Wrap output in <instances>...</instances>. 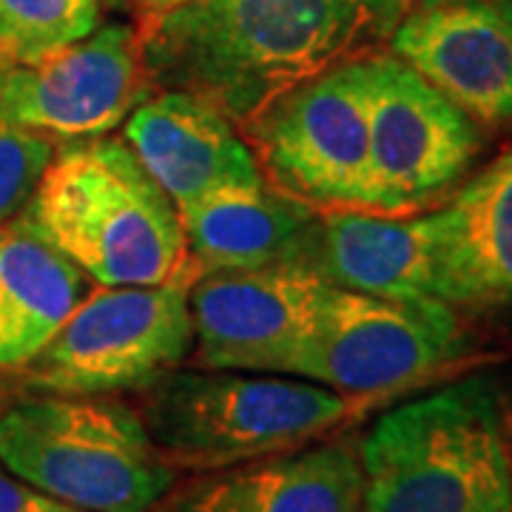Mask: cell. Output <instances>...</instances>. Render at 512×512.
Instances as JSON below:
<instances>
[{"label": "cell", "instance_id": "obj_1", "mask_svg": "<svg viewBox=\"0 0 512 512\" xmlns=\"http://www.w3.org/2000/svg\"><path fill=\"white\" fill-rule=\"evenodd\" d=\"M410 0H188L140 18L154 89L188 92L234 126L279 94L387 43Z\"/></svg>", "mask_w": 512, "mask_h": 512}, {"label": "cell", "instance_id": "obj_2", "mask_svg": "<svg viewBox=\"0 0 512 512\" xmlns=\"http://www.w3.org/2000/svg\"><path fill=\"white\" fill-rule=\"evenodd\" d=\"M23 222L103 288L160 285L191 265L177 205L106 134L55 151Z\"/></svg>", "mask_w": 512, "mask_h": 512}, {"label": "cell", "instance_id": "obj_3", "mask_svg": "<svg viewBox=\"0 0 512 512\" xmlns=\"http://www.w3.org/2000/svg\"><path fill=\"white\" fill-rule=\"evenodd\" d=\"M359 464L362 512H512L498 384L473 376L387 410Z\"/></svg>", "mask_w": 512, "mask_h": 512}, {"label": "cell", "instance_id": "obj_4", "mask_svg": "<svg viewBox=\"0 0 512 512\" xmlns=\"http://www.w3.org/2000/svg\"><path fill=\"white\" fill-rule=\"evenodd\" d=\"M370 402L279 373L171 370L146 387L143 421L180 470H222L325 439Z\"/></svg>", "mask_w": 512, "mask_h": 512}, {"label": "cell", "instance_id": "obj_5", "mask_svg": "<svg viewBox=\"0 0 512 512\" xmlns=\"http://www.w3.org/2000/svg\"><path fill=\"white\" fill-rule=\"evenodd\" d=\"M0 464L86 512H148L177 484L143 416L109 396L12 402L0 413Z\"/></svg>", "mask_w": 512, "mask_h": 512}, {"label": "cell", "instance_id": "obj_6", "mask_svg": "<svg viewBox=\"0 0 512 512\" xmlns=\"http://www.w3.org/2000/svg\"><path fill=\"white\" fill-rule=\"evenodd\" d=\"M470 353L473 336L447 302L330 285L288 376L376 404L439 379Z\"/></svg>", "mask_w": 512, "mask_h": 512}, {"label": "cell", "instance_id": "obj_7", "mask_svg": "<svg viewBox=\"0 0 512 512\" xmlns=\"http://www.w3.org/2000/svg\"><path fill=\"white\" fill-rule=\"evenodd\" d=\"M188 265L160 285H126L86 293L52 342L20 370L35 393L109 396L146 390L177 370L194 350Z\"/></svg>", "mask_w": 512, "mask_h": 512}, {"label": "cell", "instance_id": "obj_8", "mask_svg": "<svg viewBox=\"0 0 512 512\" xmlns=\"http://www.w3.org/2000/svg\"><path fill=\"white\" fill-rule=\"evenodd\" d=\"M262 177L319 211L370 202L365 55L293 86L245 123Z\"/></svg>", "mask_w": 512, "mask_h": 512}, {"label": "cell", "instance_id": "obj_9", "mask_svg": "<svg viewBox=\"0 0 512 512\" xmlns=\"http://www.w3.org/2000/svg\"><path fill=\"white\" fill-rule=\"evenodd\" d=\"M370 202L407 217L450 197L484 151V128L393 52H367Z\"/></svg>", "mask_w": 512, "mask_h": 512}, {"label": "cell", "instance_id": "obj_10", "mask_svg": "<svg viewBox=\"0 0 512 512\" xmlns=\"http://www.w3.org/2000/svg\"><path fill=\"white\" fill-rule=\"evenodd\" d=\"M151 92L140 37L128 23H100L35 63H0V117L49 140L103 137Z\"/></svg>", "mask_w": 512, "mask_h": 512}, {"label": "cell", "instance_id": "obj_11", "mask_svg": "<svg viewBox=\"0 0 512 512\" xmlns=\"http://www.w3.org/2000/svg\"><path fill=\"white\" fill-rule=\"evenodd\" d=\"M328 288L305 265L197 276L188 291L197 362L288 376Z\"/></svg>", "mask_w": 512, "mask_h": 512}, {"label": "cell", "instance_id": "obj_12", "mask_svg": "<svg viewBox=\"0 0 512 512\" xmlns=\"http://www.w3.org/2000/svg\"><path fill=\"white\" fill-rule=\"evenodd\" d=\"M390 52L481 128H512V0H410Z\"/></svg>", "mask_w": 512, "mask_h": 512}, {"label": "cell", "instance_id": "obj_13", "mask_svg": "<svg viewBox=\"0 0 512 512\" xmlns=\"http://www.w3.org/2000/svg\"><path fill=\"white\" fill-rule=\"evenodd\" d=\"M439 299L453 308H512V146L421 217Z\"/></svg>", "mask_w": 512, "mask_h": 512}, {"label": "cell", "instance_id": "obj_14", "mask_svg": "<svg viewBox=\"0 0 512 512\" xmlns=\"http://www.w3.org/2000/svg\"><path fill=\"white\" fill-rule=\"evenodd\" d=\"M148 512H362V464L348 441L208 470L171 487Z\"/></svg>", "mask_w": 512, "mask_h": 512}, {"label": "cell", "instance_id": "obj_15", "mask_svg": "<svg viewBox=\"0 0 512 512\" xmlns=\"http://www.w3.org/2000/svg\"><path fill=\"white\" fill-rule=\"evenodd\" d=\"M123 134L177 211L222 188L262 180L254 151L234 123L188 92L151 94L128 114Z\"/></svg>", "mask_w": 512, "mask_h": 512}, {"label": "cell", "instance_id": "obj_16", "mask_svg": "<svg viewBox=\"0 0 512 512\" xmlns=\"http://www.w3.org/2000/svg\"><path fill=\"white\" fill-rule=\"evenodd\" d=\"M185 254L194 274L302 265L319 208L296 200L265 177L208 194L180 211Z\"/></svg>", "mask_w": 512, "mask_h": 512}, {"label": "cell", "instance_id": "obj_17", "mask_svg": "<svg viewBox=\"0 0 512 512\" xmlns=\"http://www.w3.org/2000/svg\"><path fill=\"white\" fill-rule=\"evenodd\" d=\"M302 265L342 291L390 299H439L433 256L416 214L396 217L353 208L319 211Z\"/></svg>", "mask_w": 512, "mask_h": 512}, {"label": "cell", "instance_id": "obj_18", "mask_svg": "<svg viewBox=\"0 0 512 512\" xmlns=\"http://www.w3.org/2000/svg\"><path fill=\"white\" fill-rule=\"evenodd\" d=\"M89 293V276L23 220L0 225V373H20Z\"/></svg>", "mask_w": 512, "mask_h": 512}, {"label": "cell", "instance_id": "obj_19", "mask_svg": "<svg viewBox=\"0 0 512 512\" xmlns=\"http://www.w3.org/2000/svg\"><path fill=\"white\" fill-rule=\"evenodd\" d=\"M100 26V0H0V63H35Z\"/></svg>", "mask_w": 512, "mask_h": 512}, {"label": "cell", "instance_id": "obj_20", "mask_svg": "<svg viewBox=\"0 0 512 512\" xmlns=\"http://www.w3.org/2000/svg\"><path fill=\"white\" fill-rule=\"evenodd\" d=\"M52 157L55 140L0 117V225L26 211Z\"/></svg>", "mask_w": 512, "mask_h": 512}, {"label": "cell", "instance_id": "obj_21", "mask_svg": "<svg viewBox=\"0 0 512 512\" xmlns=\"http://www.w3.org/2000/svg\"><path fill=\"white\" fill-rule=\"evenodd\" d=\"M0 512H86L43 493L0 464Z\"/></svg>", "mask_w": 512, "mask_h": 512}, {"label": "cell", "instance_id": "obj_22", "mask_svg": "<svg viewBox=\"0 0 512 512\" xmlns=\"http://www.w3.org/2000/svg\"><path fill=\"white\" fill-rule=\"evenodd\" d=\"M188 0H137V9H140V18H151V15H163L168 9H177Z\"/></svg>", "mask_w": 512, "mask_h": 512}, {"label": "cell", "instance_id": "obj_23", "mask_svg": "<svg viewBox=\"0 0 512 512\" xmlns=\"http://www.w3.org/2000/svg\"><path fill=\"white\" fill-rule=\"evenodd\" d=\"M9 404H12V399H9V393H6V390L0 387V413H3V410H6Z\"/></svg>", "mask_w": 512, "mask_h": 512}, {"label": "cell", "instance_id": "obj_24", "mask_svg": "<svg viewBox=\"0 0 512 512\" xmlns=\"http://www.w3.org/2000/svg\"><path fill=\"white\" fill-rule=\"evenodd\" d=\"M507 450H510V476H512V416H510V439H507Z\"/></svg>", "mask_w": 512, "mask_h": 512}]
</instances>
